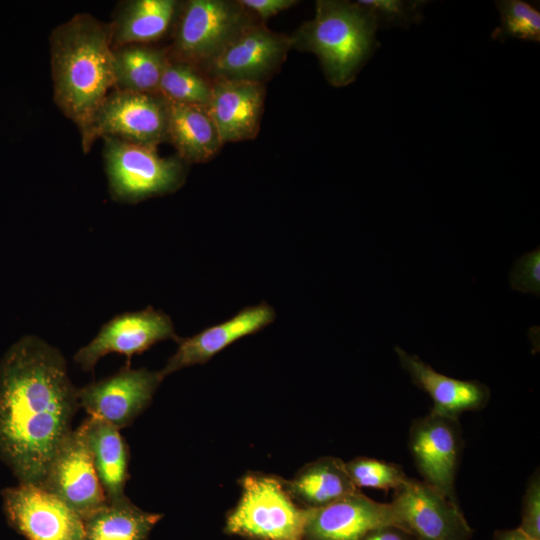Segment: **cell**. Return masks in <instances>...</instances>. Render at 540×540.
Masks as SVG:
<instances>
[{"label": "cell", "instance_id": "cell-12", "mask_svg": "<svg viewBox=\"0 0 540 540\" xmlns=\"http://www.w3.org/2000/svg\"><path fill=\"white\" fill-rule=\"evenodd\" d=\"M180 339L171 318L149 306L136 312L115 316L102 326L97 336L74 355V361L84 371H92L100 358L109 353L127 357L141 354L158 342Z\"/></svg>", "mask_w": 540, "mask_h": 540}, {"label": "cell", "instance_id": "cell-5", "mask_svg": "<svg viewBox=\"0 0 540 540\" xmlns=\"http://www.w3.org/2000/svg\"><path fill=\"white\" fill-rule=\"evenodd\" d=\"M179 12L167 55L199 70L256 22L239 1L190 0Z\"/></svg>", "mask_w": 540, "mask_h": 540}, {"label": "cell", "instance_id": "cell-26", "mask_svg": "<svg viewBox=\"0 0 540 540\" xmlns=\"http://www.w3.org/2000/svg\"><path fill=\"white\" fill-rule=\"evenodd\" d=\"M501 25L492 37L495 40L518 38L525 41H540V13L529 3L521 0L497 1Z\"/></svg>", "mask_w": 540, "mask_h": 540}, {"label": "cell", "instance_id": "cell-4", "mask_svg": "<svg viewBox=\"0 0 540 540\" xmlns=\"http://www.w3.org/2000/svg\"><path fill=\"white\" fill-rule=\"evenodd\" d=\"M240 485V499L226 518V533L249 540H303L307 508L294 502L285 481L249 473Z\"/></svg>", "mask_w": 540, "mask_h": 540}, {"label": "cell", "instance_id": "cell-8", "mask_svg": "<svg viewBox=\"0 0 540 540\" xmlns=\"http://www.w3.org/2000/svg\"><path fill=\"white\" fill-rule=\"evenodd\" d=\"M1 497L8 524L26 540H84L82 518L46 489L18 483Z\"/></svg>", "mask_w": 540, "mask_h": 540}, {"label": "cell", "instance_id": "cell-7", "mask_svg": "<svg viewBox=\"0 0 540 540\" xmlns=\"http://www.w3.org/2000/svg\"><path fill=\"white\" fill-rule=\"evenodd\" d=\"M168 101L160 94L115 90L81 133L87 152L98 137H114L156 148L167 141Z\"/></svg>", "mask_w": 540, "mask_h": 540}, {"label": "cell", "instance_id": "cell-17", "mask_svg": "<svg viewBox=\"0 0 540 540\" xmlns=\"http://www.w3.org/2000/svg\"><path fill=\"white\" fill-rule=\"evenodd\" d=\"M206 110L212 118L222 144L256 137L263 114L264 83L214 80Z\"/></svg>", "mask_w": 540, "mask_h": 540}, {"label": "cell", "instance_id": "cell-29", "mask_svg": "<svg viewBox=\"0 0 540 540\" xmlns=\"http://www.w3.org/2000/svg\"><path fill=\"white\" fill-rule=\"evenodd\" d=\"M512 289L522 293H540V249L528 252L518 258L510 272Z\"/></svg>", "mask_w": 540, "mask_h": 540}, {"label": "cell", "instance_id": "cell-9", "mask_svg": "<svg viewBox=\"0 0 540 540\" xmlns=\"http://www.w3.org/2000/svg\"><path fill=\"white\" fill-rule=\"evenodd\" d=\"M291 48L288 35L255 22L211 59L200 71L210 80L264 83L274 75Z\"/></svg>", "mask_w": 540, "mask_h": 540}, {"label": "cell", "instance_id": "cell-14", "mask_svg": "<svg viewBox=\"0 0 540 540\" xmlns=\"http://www.w3.org/2000/svg\"><path fill=\"white\" fill-rule=\"evenodd\" d=\"M388 526L401 528L391 503L357 491L328 505L307 508L303 540H361Z\"/></svg>", "mask_w": 540, "mask_h": 540}, {"label": "cell", "instance_id": "cell-15", "mask_svg": "<svg viewBox=\"0 0 540 540\" xmlns=\"http://www.w3.org/2000/svg\"><path fill=\"white\" fill-rule=\"evenodd\" d=\"M410 449L425 483L455 501L454 480L460 449L456 418L430 413L418 419L410 430Z\"/></svg>", "mask_w": 540, "mask_h": 540}, {"label": "cell", "instance_id": "cell-27", "mask_svg": "<svg viewBox=\"0 0 540 540\" xmlns=\"http://www.w3.org/2000/svg\"><path fill=\"white\" fill-rule=\"evenodd\" d=\"M346 469L358 489L397 490L408 480L400 467L373 458H355L346 463Z\"/></svg>", "mask_w": 540, "mask_h": 540}, {"label": "cell", "instance_id": "cell-11", "mask_svg": "<svg viewBox=\"0 0 540 540\" xmlns=\"http://www.w3.org/2000/svg\"><path fill=\"white\" fill-rule=\"evenodd\" d=\"M402 529L416 540H468L472 530L454 500L408 479L391 502Z\"/></svg>", "mask_w": 540, "mask_h": 540}, {"label": "cell", "instance_id": "cell-2", "mask_svg": "<svg viewBox=\"0 0 540 540\" xmlns=\"http://www.w3.org/2000/svg\"><path fill=\"white\" fill-rule=\"evenodd\" d=\"M54 101L82 133L115 87L110 25L77 14L50 37Z\"/></svg>", "mask_w": 540, "mask_h": 540}, {"label": "cell", "instance_id": "cell-21", "mask_svg": "<svg viewBox=\"0 0 540 540\" xmlns=\"http://www.w3.org/2000/svg\"><path fill=\"white\" fill-rule=\"evenodd\" d=\"M175 0H133L125 3L110 24L112 48L160 39L177 18Z\"/></svg>", "mask_w": 540, "mask_h": 540}, {"label": "cell", "instance_id": "cell-13", "mask_svg": "<svg viewBox=\"0 0 540 540\" xmlns=\"http://www.w3.org/2000/svg\"><path fill=\"white\" fill-rule=\"evenodd\" d=\"M42 488L60 498L82 520L107 503L80 427L60 446Z\"/></svg>", "mask_w": 540, "mask_h": 540}, {"label": "cell", "instance_id": "cell-6", "mask_svg": "<svg viewBox=\"0 0 540 540\" xmlns=\"http://www.w3.org/2000/svg\"><path fill=\"white\" fill-rule=\"evenodd\" d=\"M104 164L112 198L137 203L180 188L185 169L180 158L161 157L156 148L103 137Z\"/></svg>", "mask_w": 540, "mask_h": 540}, {"label": "cell", "instance_id": "cell-24", "mask_svg": "<svg viewBox=\"0 0 540 540\" xmlns=\"http://www.w3.org/2000/svg\"><path fill=\"white\" fill-rule=\"evenodd\" d=\"M113 57L116 90L158 94L166 50L126 45L113 49Z\"/></svg>", "mask_w": 540, "mask_h": 540}, {"label": "cell", "instance_id": "cell-10", "mask_svg": "<svg viewBox=\"0 0 540 540\" xmlns=\"http://www.w3.org/2000/svg\"><path fill=\"white\" fill-rule=\"evenodd\" d=\"M163 379L159 371L126 365L114 375L78 389V403L89 416L121 430L150 405Z\"/></svg>", "mask_w": 540, "mask_h": 540}, {"label": "cell", "instance_id": "cell-23", "mask_svg": "<svg viewBox=\"0 0 540 540\" xmlns=\"http://www.w3.org/2000/svg\"><path fill=\"white\" fill-rule=\"evenodd\" d=\"M162 517L140 509L127 497L107 501L83 519L84 540H146Z\"/></svg>", "mask_w": 540, "mask_h": 540}, {"label": "cell", "instance_id": "cell-18", "mask_svg": "<svg viewBox=\"0 0 540 540\" xmlns=\"http://www.w3.org/2000/svg\"><path fill=\"white\" fill-rule=\"evenodd\" d=\"M401 367L412 382L425 391L433 401L431 413L456 418L464 411L477 410L486 405L489 388L476 380H460L441 374L417 355L395 347Z\"/></svg>", "mask_w": 540, "mask_h": 540}, {"label": "cell", "instance_id": "cell-19", "mask_svg": "<svg viewBox=\"0 0 540 540\" xmlns=\"http://www.w3.org/2000/svg\"><path fill=\"white\" fill-rule=\"evenodd\" d=\"M108 502L125 496L129 453L120 429L89 416L79 426Z\"/></svg>", "mask_w": 540, "mask_h": 540}, {"label": "cell", "instance_id": "cell-28", "mask_svg": "<svg viewBox=\"0 0 540 540\" xmlns=\"http://www.w3.org/2000/svg\"><path fill=\"white\" fill-rule=\"evenodd\" d=\"M359 5L367 9L379 26L407 27L420 20L422 1L402 0H359Z\"/></svg>", "mask_w": 540, "mask_h": 540}, {"label": "cell", "instance_id": "cell-1", "mask_svg": "<svg viewBox=\"0 0 540 540\" xmlns=\"http://www.w3.org/2000/svg\"><path fill=\"white\" fill-rule=\"evenodd\" d=\"M61 352L25 335L0 359V460L19 483L42 487L79 406Z\"/></svg>", "mask_w": 540, "mask_h": 540}, {"label": "cell", "instance_id": "cell-33", "mask_svg": "<svg viewBox=\"0 0 540 540\" xmlns=\"http://www.w3.org/2000/svg\"><path fill=\"white\" fill-rule=\"evenodd\" d=\"M497 540H540L527 534L520 527L512 530L501 531L497 534Z\"/></svg>", "mask_w": 540, "mask_h": 540}, {"label": "cell", "instance_id": "cell-3", "mask_svg": "<svg viewBox=\"0 0 540 540\" xmlns=\"http://www.w3.org/2000/svg\"><path fill=\"white\" fill-rule=\"evenodd\" d=\"M374 16L356 3L319 0L314 17L291 36V48L315 54L327 81L350 84L376 49Z\"/></svg>", "mask_w": 540, "mask_h": 540}, {"label": "cell", "instance_id": "cell-20", "mask_svg": "<svg viewBox=\"0 0 540 540\" xmlns=\"http://www.w3.org/2000/svg\"><path fill=\"white\" fill-rule=\"evenodd\" d=\"M167 141L187 163L207 162L223 145L206 108L169 101Z\"/></svg>", "mask_w": 540, "mask_h": 540}, {"label": "cell", "instance_id": "cell-16", "mask_svg": "<svg viewBox=\"0 0 540 540\" xmlns=\"http://www.w3.org/2000/svg\"><path fill=\"white\" fill-rule=\"evenodd\" d=\"M276 312L266 302L243 308L232 318L201 332L178 340L176 352L160 370L163 378L185 367L204 364L239 339L270 325Z\"/></svg>", "mask_w": 540, "mask_h": 540}, {"label": "cell", "instance_id": "cell-30", "mask_svg": "<svg viewBox=\"0 0 540 540\" xmlns=\"http://www.w3.org/2000/svg\"><path fill=\"white\" fill-rule=\"evenodd\" d=\"M520 528L532 537L540 539V484L538 474L532 478L526 490Z\"/></svg>", "mask_w": 540, "mask_h": 540}, {"label": "cell", "instance_id": "cell-25", "mask_svg": "<svg viewBox=\"0 0 540 540\" xmlns=\"http://www.w3.org/2000/svg\"><path fill=\"white\" fill-rule=\"evenodd\" d=\"M158 94L169 102L206 108L211 100L212 82L196 67L168 57Z\"/></svg>", "mask_w": 540, "mask_h": 540}, {"label": "cell", "instance_id": "cell-32", "mask_svg": "<svg viewBox=\"0 0 540 540\" xmlns=\"http://www.w3.org/2000/svg\"><path fill=\"white\" fill-rule=\"evenodd\" d=\"M361 540H416L410 533L396 526L375 530Z\"/></svg>", "mask_w": 540, "mask_h": 540}, {"label": "cell", "instance_id": "cell-22", "mask_svg": "<svg viewBox=\"0 0 540 540\" xmlns=\"http://www.w3.org/2000/svg\"><path fill=\"white\" fill-rule=\"evenodd\" d=\"M290 495L305 508H318L359 491L338 458L323 457L304 466L290 481Z\"/></svg>", "mask_w": 540, "mask_h": 540}, {"label": "cell", "instance_id": "cell-31", "mask_svg": "<svg viewBox=\"0 0 540 540\" xmlns=\"http://www.w3.org/2000/svg\"><path fill=\"white\" fill-rule=\"evenodd\" d=\"M239 2L261 20L277 15L297 3L295 0H239Z\"/></svg>", "mask_w": 540, "mask_h": 540}]
</instances>
